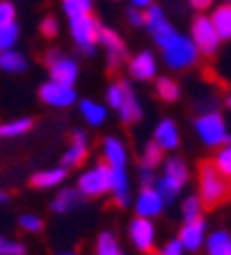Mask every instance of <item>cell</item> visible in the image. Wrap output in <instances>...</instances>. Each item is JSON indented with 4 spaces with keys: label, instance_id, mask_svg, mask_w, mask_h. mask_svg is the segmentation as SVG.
Listing matches in <instances>:
<instances>
[{
    "label": "cell",
    "instance_id": "20",
    "mask_svg": "<svg viewBox=\"0 0 231 255\" xmlns=\"http://www.w3.org/2000/svg\"><path fill=\"white\" fill-rule=\"evenodd\" d=\"M208 19L220 35V40H231V2L217 5L213 9V16H208Z\"/></svg>",
    "mask_w": 231,
    "mask_h": 255
},
{
    "label": "cell",
    "instance_id": "21",
    "mask_svg": "<svg viewBox=\"0 0 231 255\" xmlns=\"http://www.w3.org/2000/svg\"><path fill=\"white\" fill-rule=\"evenodd\" d=\"M66 176H68V169H63V166H56V169H45V171L33 173L31 185L38 187V190H49V187L61 185L63 180H66Z\"/></svg>",
    "mask_w": 231,
    "mask_h": 255
},
{
    "label": "cell",
    "instance_id": "29",
    "mask_svg": "<svg viewBox=\"0 0 231 255\" xmlns=\"http://www.w3.org/2000/svg\"><path fill=\"white\" fill-rule=\"evenodd\" d=\"M19 23H7V26H0V54L14 49V45L19 42Z\"/></svg>",
    "mask_w": 231,
    "mask_h": 255
},
{
    "label": "cell",
    "instance_id": "49",
    "mask_svg": "<svg viewBox=\"0 0 231 255\" xmlns=\"http://www.w3.org/2000/svg\"><path fill=\"white\" fill-rule=\"evenodd\" d=\"M61 255H75V253H61Z\"/></svg>",
    "mask_w": 231,
    "mask_h": 255
},
{
    "label": "cell",
    "instance_id": "1",
    "mask_svg": "<svg viewBox=\"0 0 231 255\" xmlns=\"http://www.w3.org/2000/svg\"><path fill=\"white\" fill-rule=\"evenodd\" d=\"M231 197V178L220 173L213 162L199 166V199L206 209H215Z\"/></svg>",
    "mask_w": 231,
    "mask_h": 255
},
{
    "label": "cell",
    "instance_id": "45",
    "mask_svg": "<svg viewBox=\"0 0 231 255\" xmlns=\"http://www.w3.org/2000/svg\"><path fill=\"white\" fill-rule=\"evenodd\" d=\"M189 5H192L194 9H208L210 5H213V0H189Z\"/></svg>",
    "mask_w": 231,
    "mask_h": 255
},
{
    "label": "cell",
    "instance_id": "32",
    "mask_svg": "<svg viewBox=\"0 0 231 255\" xmlns=\"http://www.w3.org/2000/svg\"><path fill=\"white\" fill-rule=\"evenodd\" d=\"M152 187L156 190V192H159V197L163 199V204H170V201H173V199L177 197V194H180V187H177L175 183H170V180H168L166 176L156 178Z\"/></svg>",
    "mask_w": 231,
    "mask_h": 255
},
{
    "label": "cell",
    "instance_id": "25",
    "mask_svg": "<svg viewBox=\"0 0 231 255\" xmlns=\"http://www.w3.org/2000/svg\"><path fill=\"white\" fill-rule=\"evenodd\" d=\"M0 68L5 70V73H23V70L28 68V61H26V56L21 52H16V49H9V52H2L0 54Z\"/></svg>",
    "mask_w": 231,
    "mask_h": 255
},
{
    "label": "cell",
    "instance_id": "43",
    "mask_svg": "<svg viewBox=\"0 0 231 255\" xmlns=\"http://www.w3.org/2000/svg\"><path fill=\"white\" fill-rule=\"evenodd\" d=\"M126 21L138 28V26H143V23H145V19H143V12H140L138 7H131L129 12H126Z\"/></svg>",
    "mask_w": 231,
    "mask_h": 255
},
{
    "label": "cell",
    "instance_id": "16",
    "mask_svg": "<svg viewBox=\"0 0 231 255\" xmlns=\"http://www.w3.org/2000/svg\"><path fill=\"white\" fill-rule=\"evenodd\" d=\"M129 70H131V78L140 80V82H147L156 75V59H154L152 52H138L129 61Z\"/></svg>",
    "mask_w": 231,
    "mask_h": 255
},
{
    "label": "cell",
    "instance_id": "24",
    "mask_svg": "<svg viewBox=\"0 0 231 255\" xmlns=\"http://www.w3.org/2000/svg\"><path fill=\"white\" fill-rule=\"evenodd\" d=\"M33 129V120L31 117H19V120H9V122L0 124V138H16L23 136Z\"/></svg>",
    "mask_w": 231,
    "mask_h": 255
},
{
    "label": "cell",
    "instance_id": "36",
    "mask_svg": "<svg viewBox=\"0 0 231 255\" xmlns=\"http://www.w3.org/2000/svg\"><path fill=\"white\" fill-rule=\"evenodd\" d=\"M0 255H26V246L7 237H0Z\"/></svg>",
    "mask_w": 231,
    "mask_h": 255
},
{
    "label": "cell",
    "instance_id": "23",
    "mask_svg": "<svg viewBox=\"0 0 231 255\" xmlns=\"http://www.w3.org/2000/svg\"><path fill=\"white\" fill-rule=\"evenodd\" d=\"M163 176L168 178L170 183H175L180 190L185 187L187 183V176H189V171H187V164L180 159V157H170L166 166H163Z\"/></svg>",
    "mask_w": 231,
    "mask_h": 255
},
{
    "label": "cell",
    "instance_id": "22",
    "mask_svg": "<svg viewBox=\"0 0 231 255\" xmlns=\"http://www.w3.org/2000/svg\"><path fill=\"white\" fill-rule=\"evenodd\" d=\"M79 115L84 117L86 124L100 127V124L105 122V117H108V110H105V106H100V103H96L91 99H82L79 101Z\"/></svg>",
    "mask_w": 231,
    "mask_h": 255
},
{
    "label": "cell",
    "instance_id": "35",
    "mask_svg": "<svg viewBox=\"0 0 231 255\" xmlns=\"http://www.w3.org/2000/svg\"><path fill=\"white\" fill-rule=\"evenodd\" d=\"M220 169V173H224L227 178H231V145L229 147H222L220 152H217L215 162H213Z\"/></svg>",
    "mask_w": 231,
    "mask_h": 255
},
{
    "label": "cell",
    "instance_id": "44",
    "mask_svg": "<svg viewBox=\"0 0 231 255\" xmlns=\"http://www.w3.org/2000/svg\"><path fill=\"white\" fill-rule=\"evenodd\" d=\"M70 138H73V145H84V147H89V138H86V133L82 131V129H75Z\"/></svg>",
    "mask_w": 231,
    "mask_h": 255
},
{
    "label": "cell",
    "instance_id": "31",
    "mask_svg": "<svg viewBox=\"0 0 231 255\" xmlns=\"http://www.w3.org/2000/svg\"><path fill=\"white\" fill-rule=\"evenodd\" d=\"M96 255H124L119 244H117L115 234L100 232L98 241H96Z\"/></svg>",
    "mask_w": 231,
    "mask_h": 255
},
{
    "label": "cell",
    "instance_id": "33",
    "mask_svg": "<svg viewBox=\"0 0 231 255\" xmlns=\"http://www.w3.org/2000/svg\"><path fill=\"white\" fill-rule=\"evenodd\" d=\"M163 162V150L156 143H147L145 150H143V166H147V169H154V166H159V164Z\"/></svg>",
    "mask_w": 231,
    "mask_h": 255
},
{
    "label": "cell",
    "instance_id": "41",
    "mask_svg": "<svg viewBox=\"0 0 231 255\" xmlns=\"http://www.w3.org/2000/svg\"><path fill=\"white\" fill-rule=\"evenodd\" d=\"M182 251H185V248H182V244H180V241H177V239H170L168 244H166V246L159 251V255H182Z\"/></svg>",
    "mask_w": 231,
    "mask_h": 255
},
{
    "label": "cell",
    "instance_id": "38",
    "mask_svg": "<svg viewBox=\"0 0 231 255\" xmlns=\"http://www.w3.org/2000/svg\"><path fill=\"white\" fill-rule=\"evenodd\" d=\"M122 96H124V87H122V80L115 82V85L108 87V94H105V99H108V106L112 110L119 108V103H122Z\"/></svg>",
    "mask_w": 231,
    "mask_h": 255
},
{
    "label": "cell",
    "instance_id": "14",
    "mask_svg": "<svg viewBox=\"0 0 231 255\" xmlns=\"http://www.w3.org/2000/svg\"><path fill=\"white\" fill-rule=\"evenodd\" d=\"M203 239H206V220L203 218H196V220L185 223L182 230H180V237H177V241L187 251H199L203 246Z\"/></svg>",
    "mask_w": 231,
    "mask_h": 255
},
{
    "label": "cell",
    "instance_id": "34",
    "mask_svg": "<svg viewBox=\"0 0 231 255\" xmlns=\"http://www.w3.org/2000/svg\"><path fill=\"white\" fill-rule=\"evenodd\" d=\"M201 211H203V204H201V199L196 197V194H192V197H187V199L182 201V216H185V223L201 218Z\"/></svg>",
    "mask_w": 231,
    "mask_h": 255
},
{
    "label": "cell",
    "instance_id": "46",
    "mask_svg": "<svg viewBox=\"0 0 231 255\" xmlns=\"http://www.w3.org/2000/svg\"><path fill=\"white\" fill-rule=\"evenodd\" d=\"M152 2H154V0H131V5H133V7H138V9H143V7L147 9Z\"/></svg>",
    "mask_w": 231,
    "mask_h": 255
},
{
    "label": "cell",
    "instance_id": "42",
    "mask_svg": "<svg viewBox=\"0 0 231 255\" xmlns=\"http://www.w3.org/2000/svg\"><path fill=\"white\" fill-rule=\"evenodd\" d=\"M138 178H140V183H143V187H152L154 185L152 169H147V166H143V164L138 166Z\"/></svg>",
    "mask_w": 231,
    "mask_h": 255
},
{
    "label": "cell",
    "instance_id": "5",
    "mask_svg": "<svg viewBox=\"0 0 231 255\" xmlns=\"http://www.w3.org/2000/svg\"><path fill=\"white\" fill-rule=\"evenodd\" d=\"M194 129L199 133V138L210 147H217L229 140V131H227V122L220 113H203L196 117Z\"/></svg>",
    "mask_w": 231,
    "mask_h": 255
},
{
    "label": "cell",
    "instance_id": "2",
    "mask_svg": "<svg viewBox=\"0 0 231 255\" xmlns=\"http://www.w3.org/2000/svg\"><path fill=\"white\" fill-rule=\"evenodd\" d=\"M68 26H70V38L77 45V49L86 56L93 54L96 47H98V33L103 28L98 19L93 14L75 16V19H68Z\"/></svg>",
    "mask_w": 231,
    "mask_h": 255
},
{
    "label": "cell",
    "instance_id": "27",
    "mask_svg": "<svg viewBox=\"0 0 231 255\" xmlns=\"http://www.w3.org/2000/svg\"><path fill=\"white\" fill-rule=\"evenodd\" d=\"M156 96L166 103H173L180 99V85L173 78H159L156 80Z\"/></svg>",
    "mask_w": 231,
    "mask_h": 255
},
{
    "label": "cell",
    "instance_id": "17",
    "mask_svg": "<svg viewBox=\"0 0 231 255\" xmlns=\"http://www.w3.org/2000/svg\"><path fill=\"white\" fill-rule=\"evenodd\" d=\"M103 159L110 169H124L126 166V147L117 136H108L103 140Z\"/></svg>",
    "mask_w": 231,
    "mask_h": 255
},
{
    "label": "cell",
    "instance_id": "39",
    "mask_svg": "<svg viewBox=\"0 0 231 255\" xmlns=\"http://www.w3.org/2000/svg\"><path fill=\"white\" fill-rule=\"evenodd\" d=\"M16 21V9L9 0H0V26H7V23Z\"/></svg>",
    "mask_w": 231,
    "mask_h": 255
},
{
    "label": "cell",
    "instance_id": "8",
    "mask_svg": "<svg viewBox=\"0 0 231 255\" xmlns=\"http://www.w3.org/2000/svg\"><path fill=\"white\" fill-rule=\"evenodd\" d=\"M192 42L196 45L199 52H203V54H208V56H213L220 49L222 40H220L217 31L213 28L208 16H196L192 21Z\"/></svg>",
    "mask_w": 231,
    "mask_h": 255
},
{
    "label": "cell",
    "instance_id": "37",
    "mask_svg": "<svg viewBox=\"0 0 231 255\" xmlns=\"http://www.w3.org/2000/svg\"><path fill=\"white\" fill-rule=\"evenodd\" d=\"M19 225H21L23 232H42V220H40L38 216H33V213H23L21 218H19Z\"/></svg>",
    "mask_w": 231,
    "mask_h": 255
},
{
    "label": "cell",
    "instance_id": "18",
    "mask_svg": "<svg viewBox=\"0 0 231 255\" xmlns=\"http://www.w3.org/2000/svg\"><path fill=\"white\" fill-rule=\"evenodd\" d=\"M154 143L161 150H175L180 145V133L173 120H161L154 129Z\"/></svg>",
    "mask_w": 231,
    "mask_h": 255
},
{
    "label": "cell",
    "instance_id": "13",
    "mask_svg": "<svg viewBox=\"0 0 231 255\" xmlns=\"http://www.w3.org/2000/svg\"><path fill=\"white\" fill-rule=\"evenodd\" d=\"M163 211V199L159 197V192L154 190V187H143L136 197V213L138 218H154L159 216Z\"/></svg>",
    "mask_w": 231,
    "mask_h": 255
},
{
    "label": "cell",
    "instance_id": "12",
    "mask_svg": "<svg viewBox=\"0 0 231 255\" xmlns=\"http://www.w3.org/2000/svg\"><path fill=\"white\" fill-rule=\"evenodd\" d=\"M122 87H124V96H122V103H119V108H117L115 113L119 115V120H122L124 124H136L140 117H143L140 101H138L136 92L131 89V85H129L126 80H122Z\"/></svg>",
    "mask_w": 231,
    "mask_h": 255
},
{
    "label": "cell",
    "instance_id": "6",
    "mask_svg": "<svg viewBox=\"0 0 231 255\" xmlns=\"http://www.w3.org/2000/svg\"><path fill=\"white\" fill-rule=\"evenodd\" d=\"M77 192L82 197H103L110 192V166L108 164H96L77 178Z\"/></svg>",
    "mask_w": 231,
    "mask_h": 255
},
{
    "label": "cell",
    "instance_id": "10",
    "mask_svg": "<svg viewBox=\"0 0 231 255\" xmlns=\"http://www.w3.org/2000/svg\"><path fill=\"white\" fill-rule=\"evenodd\" d=\"M40 101L52 106V108H68L77 101V94L73 87H63V85H56V82H45L40 87Z\"/></svg>",
    "mask_w": 231,
    "mask_h": 255
},
{
    "label": "cell",
    "instance_id": "47",
    "mask_svg": "<svg viewBox=\"0 0 231 255\" xmlns=\"http://www.w3.org/2000/svg\"><path fill=\"white\" fill-rule=\"evenodd\" d=\"M7 199H9L7 192H0V204H2V201H7Z\"/></svg>",
    "mask_w": 231,
    "mask_h": 255
},
{
    "label": "cell",
    "instance_id": "48",
    "mask_svg": "<svg viewBox=\"0 0 231 255\" xmlns=\"http://www.w3.org/2000/svg\"><path fill=\"white\" fill-rule=\"evenodd\" d=\"M227 106H229V108H231V96H229V99H227Z\"/></svg>",
    "mask_w": 231,
    "mask_h": 255
},
{
    "label": "cell",
    "instance_id": "40",
    "mask_svg": "<svg viewBox=\"0 0 231 255\" xmlns=\"http://www.w3.org/2000/svg\"><path fill=\"white\" fill-rule=\"evenodd\" d=\"M40 31H42L45 38H56L59 35V21H56L54 16H45L40 21Z\"/></svg>",
    "mask_w": 231,
    "mask_h": 255
},
{
    "label": "cell",
    "instance_id": "9",
    "mask_svg": "<svg viewBox=\"0 0 231 255\" xmlns=\"http://www.w3.org/2000/svg\"><path fill=\"white\" fill-rule=\"evenodd\" d=\"M98 45L103 47L105 52V61L112 70H117L126 59V45L124 40L119 38V33L112 31V28H100L98 33Z\"/></svg>",
    "mask_w": 231,
    "mask_h": 255
},
{
    "label": "cell",
    "instance_id": "4",
    "mask_svg": "<svg viewBox=\"0 0 231 255\" xmlns=\"http://www.w3.org/2000/svg\"><path fill=\"white\" fill-rule=\"evenodd\" d=\"M45 63L49 68V80L56 82V85L63 87H73L79 78V66H77L75 59L56 52V49H49L45 54Z\"/></svg>",
    "mask_w": 231,
    "mask_h": 255
},
{
    "label": "cell",
    "instance_id": "7",
    "mask_svg": "<svg viewBox=\"0 0 231 255\" xmlns=\"http://www.w3.org/2000/svg\"><path fill=\"white\" fill-rule=\"evenodd\" d=\"M143 19H145V23L143 26H147V31L152 33L154 42L161 47H168L170 42H173V38L177 35V31L173 28V23L166 19V14H163V9L159 7V5H150V7L143 12Z\"/></svg>",
    "mask_w": 231,
    "mask_h": 255
},
{
    "label": "cell",
    "instance_id": "11",
    "mask_svg": "<svg viewBox=\"0 0 231 255\" xmlns=\"http://www.w3.org/2000/svg\"><path fill=\"white\" fill-rule=\"evenodd\" d=\"M129 237H131L133 246L138 248L140 253H150L154 248V225L152 220H147V218H136L131 225H129Z\"/></svg>",
    "mask_w": 231,
    "mask_h": 255
},
{
    "label": "cell",
    "instance_id": "26",
    "mask_svg": "<svg viewBox=\"0 0 231 255\" xmlns=\"http://www.w3.org/2000/svg\"><path fill=\"white\" fill-rule=\"evenodd\" d=\"M208 255H231V234L229 232H215L213 237H208Z\"/></svg>",
    "mask_w": 231,
    "mask_h": 255
},
{
    "label": "cell",
    "instance_id": "30",
    "mask_svg": "<svg viewBox=\"0 0 231 255\" xmlns=\"http://www.w3.org/2000/svg\"><path fill=\"white\" fill-rule=\"evenodd\" d=\"M86 155H89V147L84 145H73L70 143V147L63 152L61 157V166L63 169H70V166H79V164L86 159Z\"/></svg>",
    "mask_w": 231,
    "mask_h": 255
},
{
    "label": "cell",
    "instance_id": "50",
    "mask_svg": "<svg viewBox=\"0 0 231 255\" xmlns=\"http://www.w3.org/2000/svg\"><path fill=\"white\" fill-rule=\"evenodd\" d=\"M229 143H231V138H229Z\"/></svg>",
    "mask_w": 231,
    "mask_h": 255
},
{
    "label": "cell",
    "instance_id": "28",
    "mask_svg": "<svg viewBox=\"0 0 231 255\" xmlns=\"http://www.w3.org/2000/svg\"><path fill=\"white\" fill-rule=\"evenodd\" d=\"M63 12L68 19H75V16H84L91 14L93 9V0H61Z\"/></svg>",
    "mask_w": 231,
    "mask_h": 255
},
{
    "label": "cell",
    "instance_id": "15",
    "mask_svg": "<svg viewBox=\"0 0 231 255\" xmlns=\"http://www.w3.org/2000/svg\"><path fill=\"white\" fill-rule=\"evenodd\" d=\"M110 192L117 206L131 204V180L126 176V169H110Z\"/></svg>",
    "mask_w": 231,
    "mask_h": 255
},
{
    "label": "cell",
    "instance_id": "19",
    "mask_svg": "<svg viewBox=\"0 0 231 255\" xmlns=\"http://www.w3.org/2000/svg\"><path fill=\"white\" fill-rule=\"evenodd\" d=\"M82 206V194L77 192L75 187H63L61 192L54 197L52 201V211L63 216V213H70V211H75Z\"/></svg>",
    "mask_w": 231,
    "mask_h": 255
},
{
    "label": "cell",
    "instance_id": "3",
    "mask_svg": "<svg viewBox=\"0 0 231 255\" xmlns=\"http://www.w3.org/2000/svg\"><path fill=\"white\" fill-rule=\"evenodd\" d=\"M161 52H163V63L170 70L189 68V66H194V63L199 61V49L192 42V38L180 35V33L173 38V42L168 47H163Z\"/></svg>",
    "mask_w": 231,
    "mask_h": 255
}]
</instances>
